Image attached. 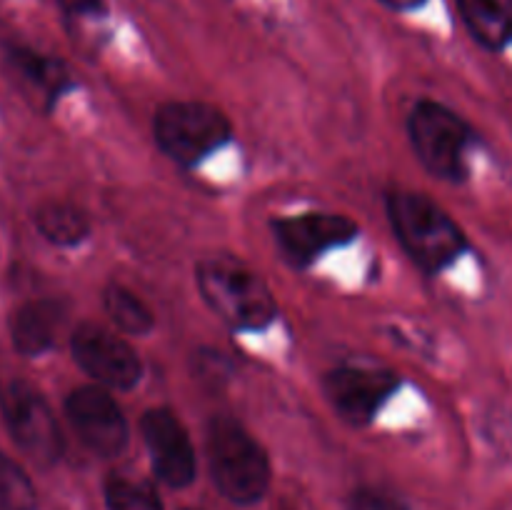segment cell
<instances>
[{
	"label": "cell",
	"instance_id": "obj_1",
	"mask_svg": "<svg viewBox=\"0 0 512 510\" xmlns=\"http://www.w3.org/2000/svg\"><path fill=\"white\" fill-rule=\"evenodd\" d=\"M388 218L405 253L428 273H440L468 250V235L428 195L395 190L388 195Z\"/></svg>",
	"mask_w": 512,
	"mask_h": 510
},
{
	"label": "cell",
	"instance_id": "obj_2",
	"mask_svg": "<svg viewBox=\"0 0 512 510\" xmlns=\"http://www.w3.org/2000/svg\"><path fill=\"white\" fill-rule=\"evenodd\" d=\"M208 468L215 488L235 505H253L268 493L273 468L263 445L235 418L215 415L208 425Z\"/></svg>",
	"mask_w": 512,
	"mask_h": 510
},
{
	"label": "cell",
	"instance_id": "obj_3",
	"mask_svg": "<svg viewBox=\"0 0 512 510\" xmlns=\"http://www.w3.org/2000/svg\"><path fill=\"white\" fill-rule=\"evenodd\" d=\"M195 283L215 315L235 330H263L278 318V303L260 273L235 258H205Z\"/></svg>",
	"mask_w": 512,
	"mask_h": 510
},
{
	"label": "cell",
	"instance_id": "obj_4",
	"mask_svg": "<svg viewBox=\"0 0 512 510\" xmlns=\"http://www.w3.org/2000/svg\"><path fill=\"white\" fill-rule=\"evenodd\" d=\"M153 133L158 148L170 160L190 168L228 143L233 125L228 115L213 103L170 100L155 113Z\"/></svg>",
	"mask_w": 512,
	"mask_h": 510
},
{
	"label": "cell",
	"instance_id": "obj_5",
	"mask_svg": "<svg viewBox=\"0 0 512 510\" xmlns=\"http://www.w3.org/2000/svg\"><path fill=\"white\" fill-rule=\"evenodd\" d=\"M408 135L420 163L440 180L468 178V155L475 133L455 110L435 100H420L408 118Z\"/></svg>",
	"mask_w": 512,
	"mask_h": 510
},
{
	"label": "cell",
	"instance_id": "obj_6",
	"mask_svg": "<svg viewBox=\"0 0 512 510\" xmlns=\"http://www.w3.org/2000/svg\"><path fill=\"white\" fill-rule=\"evenodd\" d=\"M0 408L15 445L40 468H50L63 455V435L43 395L23 380H10L0 390Z\"/></svg>",
	"mask_w": 512,
	"mask_h": 510
},
{
	"label": "cell",
	"instance_id": "obj_7",
	"mask_svg": "<svg viewBox=\"0 0 512 510\" xmlns=\"http://www.w3.org/2000/svg\"><path fill=\"white\" fill-rule=\"evenodd\" d=\"M73 358L103 388L130 390L143 378V360L133 345L105 325L83 323L70 338Z\"/></svg>",
	"mask_w": 512,
	"mask_h": 510
},
{
	"label": "cell",
	"instance_id": "obj_8",
	"mask_svg": "<svg viewBox=\"0 0 512 510\" xmlns=\"http://www.w3.org/2000/svg\"><path fill=\"white\" fill-rule=\"evenodd\" d=\"M70 425L88 450L115 458L128 445V420L103 385H83L65 400Z\"/></svg>",
	"mask_w": 512,
	"mask_h": 510
},
{
	"label": "cell",
	"instance_id": "obj_9",
	"mask_svg": "<svg viewBox=\"0 0 512 510\" xmlns=\"http://www.w3.org/2000/svg\"><path fill=\"white\" fill-rule=\"evenodd\" d=\"M398 385L400 378L393 370L363 368V365H340L323 378L325 398L350 425L373 423L378 410L398 390Z\"/></svg>",
	"mask_w": 512,
	"mask_h": 510
},
{
	"label": "cell",
	"instance_id": "obj_10",
	"mask_svg": "<svg viewBox=\"0 0 512 510\" xmlns=\"http://www.w3.org/2000/svg\"><path fill=\"white\" fill-rule=\"evenodd\" d=\"M275 243L295 268H308L328 250L350 243L358 235V223L340 213H300L273 223Z\"/></svg>",
	"mask_w": 512,
	"mask_h": 510
},
{
	"label": "cell",
	"instance_id": "obj_11",
	"mask_svg": "<svg viewBox=\"0 0 512 510\" xmlns=\"http://www.w3.org/2000/svg\"><path fill=\"white\" fill-rule=\"evenodd\" d=\"M140 433L148 445L155 475L170 488H185L195 480V448L183 420L170 408H150L140 418Z\"/></svg>",
	"mask_w": 512,
	"mask_h": 510
},
{
	"label": "cell",
	"instance_id": "obj_12",
	"mask_svg": "<svg viewBox=\"0 0 512 510\" xmlns=\"http://www.w3.org/2000/svg\"><path fill=\"white\" fill-rule=\"evenodd\" d=\"M63 303L53 298L28 300L20 305L10 318V335L18 353L25 358H38L50 350L58 338L60 323H63Z\"/></svg>",
	"mask_w": 512,
	"mask_h": 510
},
{
	"label": "cell",
	"instance_id": "obj_13",
	"mask_svg": "<svg viewBox=\"0 0 512 510\" xmlns=\"http://www.w3.org/2000/svg\"><path fill=\"white\" fill-rule=\"evenodd\" d=\"M458 8L480 45L500 50L512 43V0H458Z\"/></svg>",
	"mask_w": 512,
	"mask_h": 510
},
{
	"label": "cell",
	"instance_id": "obj_14",
	"mask_svg": "<svg viewBox=\"0 0 512 510\" xmlns=\"http://www.w3.org/2000/svg\"><path fill=\"white\" fill-rule=\"evenodd\" d=\"M10 63H13L15 73H18L35 93H40L48 100V105L53 103V100H58L60 95L73 85L68 68H65L58 58H50V55L35 53V50L28 48H13L10 50Z\"/></svg>",
	"mask_w": 512,
	"mask_h": 510
},
{
	"label": "cell",
	"instance_id": "obj_15",
	"mask_svg": "<svg viewBox=\"0 0 512 510\" xmlns=\"http://www.w3.org/2000/svg\"><path fill=\"white\" fill-rule=\"evenodd\" d=\"M35 225L45 240L60 248H73L90 235L88 215L78 205L63 203V200H50L40 205L35 213Z\"/></svg>",
	"mask_w": 512,
	"mask_h": 510
},
{
	"label": "cell",
	"instance_id": "obj_16",
	"mask_svg": "<svg viewBox=\"0 0 512 510\" xmlns=\"http://www.w3.org/2000/svg\"><path fill=\"white\" fill-rule=\"evenodd\" d=\"M103 305L108 318L118 330L128 335H148L155 328V315L133 290L125 285H108L103 293Z\"/></svg>",
	"mask_w": 512,
	"mask_h": 510
},
{
	"label": "cell",
	"instance_id": "obj_17",
	"mask_svg": "<svg viewBox=\"0 0 512 510\" xmlns=\"http://www.w3.org/2000/svg\"><path fill=\"white\" fill-rule=\"evenodd\" d=\"M105 505L108 510H165L158 490L148 480L125 473H110L105 478Z\"/></svg>",
	"mask_w": 512,
	"mask_h": 510
},
{
	"label": "cell",
	"instance_id": "obj_18",
	"mask_svg": "<svg viewBox=\"0 0 512 510\" xmlns=\"http://www.w3.org/2000/svg\"><path fill=\"white\" fill-rule=\"evenodd\" d=\"M0 510H38V493L23 465L0 453Z\"/></svg>",
	"mask_w": 512,
	"mask_h": 510
},
{
	"label": "cell",
	"instance_id": "obj_19",
	"mask_svg": "<svg viewBox=\"0 0 512 510\" xmlns=\"http://www.w3.org/2000/svg\"><path fill=\"white\" fill-rule=\"evenodd\" d=\"M350 510H408V505L388 490L360 488L350 498Z\"/></svg>",
	"mask_w": 512,
	"mask_h": 510
},
{
	"label": "cell",
	"instance_id": "obj_20",
	"mask_svg": "<svg viewBox=\"0 0 512 510\" xmlns=\"http://www.w3.org/2000/svg\"><path fill=\"white\" fill-rule=\"evenodd\" d=\"M70 15H98L103 13V0H60Z\"/></svg>",
	"mask_w": 512,
	"mask_h": 510
},
{
	"label": "cell",
	"instance_id": "obj_21",
	"mask_svg": "<svg viewBox=\"0 0 512 510\" xmlns=\"http://www.w3.org/2000/svg\"><path fill=\"white\" fill-rule=\"evenodd\" d=\"M383 3L393 10H413V8H420L425 0H383Z\"/></svg>",
	"mask_w": 512,
	"mask_h": 510
},
{
	"label": "cell",
	"instance_id": "obj_22",
	"mask_svg": "<svg viewBox=\"0 0 512 510\" xmlns=\"http://www.w3.org/2000/svg\"><path fill=\"white\" fill-rule=\"evenodd\" d=\"M183 510H193V508H183Z\"/></svg>",
	"mask_w": 512,
	"mask_h": 510
}]
</instances>
